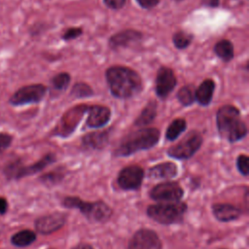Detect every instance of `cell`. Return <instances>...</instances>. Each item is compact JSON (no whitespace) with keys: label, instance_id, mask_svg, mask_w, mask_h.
I'll use <instances>...</instances> for the list:
<instances>
[{"label":"cell","instance_id":"obj_1","mask_svg":"<svg viewBox=\"0 0 249 249\" xmlns=\"http://www.w3.org/2000/svg\"><path fill=\"white\" fill-rule=\"evenodd\" d=\"M105 79L111 94L116 98H131L142 90L141 77L127 66L109 67L105 72Z\"/></svg>","mask_w":249,"mask_h":249},{"label":"cell","instance_id":"obj_2","mask_svg":"<svg viewBox=\"0 0 249 249\" xmlns=\"http://www.w3.org/2000/svg\"><path fill=\"white\" fill-rule=\"evenodd\" d=\"M216 124L220 136L230 143L243 139L248 132L239 110L230 104L221 106L216 113Z\"/></svg>","mask_w":249,"mask_h":249},{"label":"cell","instance_id":"obj_3","mask_svg":"<svg viewBox=\"0 0 249 249\" xmlns=\"http://www.w3.org/2000/svg\"><path fill=\"white\" fill-rule=\"evenodd\" d=\"M160 132L156 127L138 128L125 135L114 151L116 157H128L137 152L149 150L160 140Z\"/></svg>","mask_w":249,"mask_h":249},{"label":"cell","instance_id":"obj_4","mask_svg":"<svg viewBox=\"0 0 249 249\" xmlns=\"http://www.w3.org/2000/svg\"><path fill=\"white\" fill-rule=\"evenodd\" d=\"M61 204L65 208L78 209L87 220L92 223H105L112 214V208L104 201H85L78 196H65Z\"/></svg>","mask_w":249,"mask_h":249},{"label":"cell","instance_id":"obj_5","mask_svg":"<svg viewBox=\"0 0 249 249\" xmlns=\"http://www.w3.org/2000/svg\"><path fill=\"white\" fill-rule=\"evenodd\" d=\"M185 202H159L147 207V215L160 225H174L182 223L187 211Z\"/></svg>","mask_w":249,"mask_h":249},{"label":"cell","instance_id":"obj_6","mask_svg":"<svg viewBox=\"0 0 249 249\" xmlns=\"http://www.w3.org/2000/svg\"><path fill=\"white\" fill-rule=\"evenodd\" d=\"M55 160V155L53 153L45 155L39 160L29 165L23 164L22 161L19 159H18L16 160L8 162L3 168V173L8 180H18L23 177L30 176L42 171L48 165L53 163Z\"/></svg>","mask_w":249,"mask_h":249},{"label":"cell","instance_id":"obj_7","mask_svg":"<svg viewBox=\"0 0 249 249\" xmlns=\"http://www.w3.org/2000/svg\"><path fill=\"white\" fill-rule=\"evenodd\" d=\"M202 142L201 133L191 130L178 143L167 149V155L176 160H189L200 149Z\"/></svg>","mask_w":249,"mask_h":249},{"label":"cell","instance_id":"obj_8","mask_svg":"<svg viewBox=\"0 0 249 249\" xmlns=\"http://www.w3.org/2000/svg\"><path fill=\"white\" fill-rule=\"evenodd\" d=\"M48 88L43 84H31L20 87L9 98V104L12 106H23L36 104L43 100Z\"/></svg>","mask_w":249,"mask_h":249},{"label":"cell","instance_id":"obj_9","mask_svg":"<svg viewBox=\"0 0 249 249\" xmlns=\"http://www.w3.org/2000/svg\"><path fill=\"white\" fill-rule=\"evenodd\" d=\"M149 196L157 202H177L182 199L184 190L177 182H162L154 186Z\"/></svg>","mask_w":249,"mask_h":249},{"label":"cell","instance_id":"obj_10","mask_svg":"<svg viewBox=\"0 0 249 249\" xmlns=\"http://www.w3.org/2000/svg\"><path fill=\"white\" fill-rule=\"evenodd\" d=\"M144 170L139 165H128L124 167L117 177L118 185L124 191L138 190L144 179Z\"/></svg>","mask_w":249,"mask_h":249},{"label":"cell","instance_id":"obj_11","mask_svg":"<svg viewBox=\"0 0 249 249\" xmlns=\"http://www.w3.org/2000/svg\"><path fill=\"white\" fill-rule=\"evenodd\" d=\"M128 249H162V243L155 231L140 229L131 236Z\"/></svg>","mask_w":249,"mask_h":249},{"label":"cell","instance_id":"obj_12","mask_svg":"<svg viewBox=\"0 0 249 249\" xmlns=\"http://www.w3.org/2000/svg\"><path fill=\"white\" fill-rule=\"evenodd\" d=\"M177 79L173 70L166 66H161L157 72L155 81V91L159 98L166 99L175 89Z\"/></svg>","mask_w":249,"mask_h":249},{"label":"cell","instance_id":"obj_13","mask_svg":"<svg viewBox=\"0 0 249 249\" xmlns=\"http://www.w3.org/2000/svg\"><path fill=\"white\" fill-rule=\"evenodd\" d=\"M66 214L62 212H53L37 218L34 227L41 234H51L61 229L66 223Z\"/></svg>","mask_w":249,"mask_h":249},{"label":"cell","instance_id":"obj_14","mask_svg":"<svg viewBox=\"0 0 249 249\" xmlns=\"http://www.w3.org/2000/svg\"><path fill=\"white\" fill-rule=\"evenodd\" d=\"M89 111L86 124L90 128H100L106 125L111 119V111L107 106L92 105L88 107Z\"/></svg>","mask_w":249,"mask_h":249},{"label":"cell","instance_id":"obj_15","mask_svg":"<svg viewBox=\"0 0 249 249\" xmlns=\"http://www.w3.org/2000/svg\"><path fill=\"white\" fill-rule=\"evenodd\" d=\"M142 39V33L134 29H125L112 35L108 40V45L111 49L117 50L136 43Z\"/></svg>","mask_w":249,"mask_h":249},{"label":"cell","instance_id":"obj_16","mask_svg":"<svg viewBox=\"0 0 249 249\" xmlns=\"http://www.w3.org/2000/svg\"><path fill=\"white\" fill-rule=\"evenodd\" d=\"M214 217L220 222H231L236 220L242 214V210L230 203H214L211 206Z\"/></svg>","mask_w":249,"mask_h":249},{"label":"cell","instance_id":"obj_17","mask_svg":"<svg viewBox=\"0 0 249 249\" xmlns=\"http://www.w3.org/2000/svg\"><path fill=\"white\" fill-rule=\"evenodd\" d=\"M178 174V167L174 162L165 161L149 168L148 177L150 179H172Z\"/></svg>","mask_w":249,"mask_h":249},{"label":"cell","instance_id":"obj_18","mask_svg":"<svg viewBox=\"0 0 249 249\" xmlns=\"http://www.w3.org/2000/svg\"><path fill=\"white\" fill-rule=\"evenodd\" d=\"M215 90V82L212 79H205L195 89V101L201 106H207L212 101Z\"/></svg>","mask_w":249,"mask_h":249},{"label":"cell","instance_id":"obj_19","mask_svg":"<svg viewBox=\"0 0 249 249\" xmlns=\"http://www.w3.org/2000/svg\"><path fill=\"white\" fill-rule=\"evenodd\" d=\"M108 140V131H94L84 135L82 138V144L89 149L101 150L107 145Z\"/></svg>","mask_w":249,"mask_h":249},{"label":"cell","instance_id":"obj_20","mask_svg":"<svg viewBox=\"0 0 249 249\" xmlns=\"http://www.w3.org/2000/svg\"><path fill=\"white\" fill-rule=\"evenodd\" d=\"M157 116V102L155 100H150L143 110L140 112L139 116L134 122L136 126H146L150 124Z\"/></svg>","mask_w":249,"mask_h":249},{"label":"cell","instance_id":"obj_21","mask_svg":"<svg viewBox=\"0 0 249 249\" xmlns=\"http://www.w3.org/2000/svg\"><path fill=\"white\" fill-rule=\"evenodd\" d=\"M215 54L225 62H229L233 58V46L228 39H222L218 41L214 46Z\"/></svg>","mask_w":249,"mask_h":249},{"label":"cell","instance_id":"obj_22","mask_svg":"<svg viewBox=\"0 0 249 249\" xmlns=\"http://www.w3.org/2000/svg\"><path fill=\"white\" fill-rule=\"evenodd\" d=\"M36 238L37 235L35 231L31 230H22L12 235L11 243L16 247L21 248L31 245L36 240Z\"/></svg>","mask_w":249,"mask_h":249},{"label":"cell","instance_id":"obj_23","mask_svg":"<svg viewBox=\"0 0 249 249\" xmlns=\"http://www.w3.org/2000/svg\"><path fill=\"white\" fill-rule=\"evenodd\" d=\"M187 129V122L183 118L173 120L167 126L165 131V138L168 141L176 140Z\"/></svg>","mask_w":249,"mask_h":249},{"label":"cell","instance_id":"obj_24","mask_svg":"<svg viewBox=\"0 0 249 249\" xmlns=\"http://www.w3.org/2000/svg\"><path fill=\"white\" fill-rule=\"evenodd\" d=\"M194 39V35L184 30H179L175 32L172 36V42L176 49L184 50L189 47Z\"/></svg>","mask_w":249,"mask_h":249},{"label":"cell","instance_id":"obj_25","mask_svg":"<svg viewBox=\"0 0 249 249\" xmlns=\"http://www.w3.org/2000/svg\"><path fill=\"white\" fill-rule=\"evenodd\" d=\"M195 88L192 85L182 87L177 92V99L183 106H191L195 102Z\"/></svg>","mask_w":249,"mask_h":249},{"label":"cell","instance_id":"obj_26","mask_svg":"<svg viewBox=\"0 0 249 249\" xmlns=\"http://www.w3.org/2000/svg\"><path fill=\"white\" fill-rule=\"evenodd\" d=\"M71 77L67 72H60L53 76L51 80V85L53 89L56 91H64L67 89L70 84Z\"/></svg>","mask_w":249,"mask_h":249},{"label":"cell","instance_id":"obj_27","mask_svg":"<svg viewBox=\"0 0 249 249\" xmlns=\"http://www.w3.org/2000/svg\"><path fill=\"white\" fill-rule=\"evenodd\" d=\"M93 94V90L91 89V88L83 82L77 83L73 86L70 95L76 98H84V97H89Z\"/></svg>","mask_w":249,"mask_h":249},{"label":"cell","instance_id":"obj_28","mask_svg":"<svg viewBox=\"0 0 249 249\" xmlns=\"http://www.w3.org/2000/svg\"><path fill=\"white\" fill-rule=\"evenodd\" d=\"M63 177H64V172L61 169H55L49 173H45L44 175L40 176L39 179L43 184L52 186L59 183L63 179Z\"/></svg>","mask_w":249,"mask_h":249},{"label":"cell","instance_id":"obj_29","mask_svg":"<svg viewBox=\"0 0 249 249\" xmlns=\"http://www.w3.org/2000/svg\"><path fill=\"white\" fill-rule=\"evenodd\" d=\"M236 167L238 171L243 175L247 176L249 173V158L247 155L241 154L236 159Z\"/></svg>","mask_w":249,"mask_h":249},{"label":"cell","instance_id":"obj_30","mask_svg":"<svg viewBox=\"0 0 249 249\" xmlns=\"http://www.w3.org/2000/svg\"><path fill=\"white\" fill-rule=\"evenodd\" d=\"M82 34H83V29L81 27H69L62 33L61 38L64 41H70L80 37Z\"/></svg>","mask_w":249,"mask_h":249},{"label":"cell","instance_id":"obj_31","mask_svg":"<svg viewBox=\"0 0 249 249\" xmlns=\"http://www.w3.org/2000/svg\"><path fill=\"white\" fill-rule=\"evenodd\" d=\"M13 135L8 132H0V154L5 152L13 142Z\"/></svg>","mask_w":249,"mask_h":249},{"label":"cell","instance_id":"obj_32","mask_svg":"<svg viewBox=\"0 0 249 249\" xmlns=\"http://www.w3.org/2000/svg\"><path fill=\"white\" fill-rule=\"evenodd\" d=\"M106 7L112 9V10H120L124 5L126 0H103Z\"/></svg>","mask_w":249,"mask_h":249},{"label":"cell","instance_id":"obj_33","mask_svg":"<svg viewBox=\"0 0 249 249\" xmlns=\"http://www.w3.org/2000/svg\"><path fill=\"white\" fill-rule=\"evenodd\" d=\"M160 0H136L138 5L143 9H152L156 7Z\"/></svg>","mask_w":249,"mask_h":249},{"label":"cell","instance_id":"obj_34","mask_svg":"<svg viewBox=\"0 0 249 249\" xmlns=\"http://www.w3.org/2000/svg\"><path fill=\"white\" fill-rule=\"evenodd\" d=\"M8 210V201L5 197L0 196V215H4Z\"/></svg>","mask_w":249,"mask_h":249},{"label":"cell","instance_id":"obj_35","mask_svg":"<svg viewBox=\"0 0 249 249\" xmlns=\"http://www.w3.org/2000/svg\"><path fill=\"white\" fill-rule=\"evenodd\" d=\"M220 3V0H201V5L205 7H210V8H215L218 7Z\"/></svg>","mask_w":249,"mask_h":249},{"label":"cell","instance_id":"obj_36","mask_svg":"<svg viewBox=\"0 0 249 249\" xmlns=\"http://www.w3.org/2000/svg\"><path fill=\"white\" fill-rule=\"evenodd\" d=\"M71 249H94L90 244L86 243V242H81L77 245H75L74 247H72Z\"/></svg>","mask_w":249,"mask_h":249},{"label":"cell","instance_id":"obj_37","mask_svg":"<svg viewBox=\"0 0 249 249\" xmlns=\"http://www.w3.org/2000/svg\"><path fill=\"white\" fill-rule=\"evenodd\" d=\"M174 1H176V2H180V1H183V0H174Z\"/></svg>","mask_w":249,"mask_h":249}]
</instances>
